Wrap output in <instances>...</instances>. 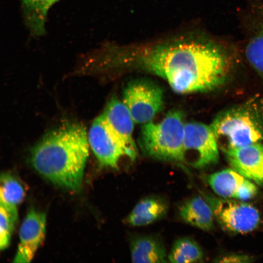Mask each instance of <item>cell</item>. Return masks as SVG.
Here are the masks:
<instances>
[{
  "label": "cell",
  "mask_w": 263,
  "mask_h": 263,
  "mask_svg": "<svg viewBox=\"0 0 263 263\" xmlns=\"http://www.w3.org/2000/svg\"><path fill=\"white\" fill-rule=\"evenodd\" d=\"M212 189L219 196L244 201L254 197L258 188L252 181L233 169H226L207 177Z\"/></svg>",
  "instance_id": "7c38bea8"
},
{
  "label": "cell",
  "mask_w": 263,
  "mask_h": 263,
  "mask_svg": "<svg viewBox=\"0 0 263 263\" xmlns=\"http://www.w3.org/2000/svg\"><path fill=\"white\" fill-rule=\"evenodd\" d=\"M102 114L131 161L134 162L138 156V149L132 136L134 122L125 105L117 98H113Z\"/></svg>",
  "instance_id": "9c48e42d"
},
{
  "label": "cell",
  "mask_w": 263,
  "mask_h": 263,
  "mask_svg": "<svg viewBox=\"0 0 263 263\" xmlns=\"http://www.w3.org/2000/svg\"><path fill=\"white\" fill-rule=\"evenodd\" d=\"M232 169L260 186L263 185V144L222 149Z\"/></svg>",
  "instance_id": "30bf717a"
},
{
  "label": "cell",
  "mask_w": 263,
  "mask_h": 263,
  "mask_svg": "<svg viewBox=\"0 0 263 263\" xmlns=\"http://www.w3.org/2000/svg\"><path fill=\"white\" fill-rule=\"evenodd\" d=\"M169 209L168 201L163 197L150 195L141 199L124 219L132 226H142L164 218Z\"/></svg>",
  "instance_id": "4fadbf2b"
},
{
  "label": "cell",
  "mask_w": 263,
  "mask_h": 263,
  "mask_svg": "<svg viewBox=\"0 0 263 263\" xmlns=\"http://www.w3.org/2000/svg\"><path fill=\"white\" fill-rule=\"evenodd\" d=\"M203 250L192 239L182 237L173 243L168 254V262L173 263H196L203 258Z\"/></svg>",
  "instance_id": "e0dca14e"
},
{
  "label": "cell",
  "mask_w": 263,
  "mask_h": 263,
  "mask_svg": "<svg viewBox=\"0 0 263 263\" xmlns=\"http://www.w3.org/2000/svg\"><path fill=\"white\" fill-rule=\"evenodd\" d=\"M45 213L31 209L20 227L19 243L13 262L29 263L42 244L46 233Z\"/></svg>",
  "instance_id": "8fae6325"
},
{
  "label": "cell",
  "mask_w": 263,
  "mask_h": 263,
  "mask_svg": "<svg viewBox=\"0 0 263 263\" xmlns=\"http://www.w3.org/2000/svg\"><path fill=\"white\" fill-rule=\"evenodd\" d=\"M58 0H21L25 25L33 36L39 37L45 33L48 11Z\"/></svg>",
  "instance_id": "2e32d148"
},
{
  "label": "cell",
  "mask_w": 263,
  "mask_h": 263,
  "mask_svg": "<svg viewBox=\"0 0 263 263\" xmlns=\"http://www.w3.org/2000/svg\"><path fill=\"white\" fill-rule=\"evenodd\" d=\"M17 208L0 204V248L6 249L10 244L15 223L18 220Z\"/></svg>",
  "instance_id": "ffe728a7"
},
{
  "label": "cell",
  "mask_w": 263,
  "mask_h": 263,
  "mask_svg": "<svg viewBox=\"0 0 263 263\" xmlns=\"http://www.w3.org/2000/svg\"><path fill=\"white\" fill-rule=\"evenodd\" d=\"M89 144L99 165L104 168L119 169L129 156L108 127L102 114L94 120L88 136Z\"/></svg>",
  "instance_id": "ba28073f"
},
{
  "label": "cell",
  "mask_w": 263,
  "mask_h": 263,
  "mask_svg": "<svg viewBox=\"0 0 263 263\" xmlns=\"http://www.w3.org/2000/svg\"><path fill=\"white\" fill-rule=\"evenodd\" d=\"M133 54L139 64L167 80L179 94L218 88L226 80L230 67L225 49L208 39L161 43L137 49Z\"/></svg>",
  "instance_id": "6da1fadb"
},
{
  "label": "cell",
  "mask_w": 263,
  "mask_h": 263,
  "mask_svg": "<svg viewBox=\"0 0 263 263\" xmlns=\"http://www.w3.org/2000/svg\"><path fill=\"white\" fill-rule=\"evenodd\" d=\"M163 92L159 86L148 80L129 83L123 92V102L134 123L145 124L160 112L164 105Z\"/></svg>",
  "instance_id": "8992f818"
},
{
  "label": "cell",
  "mask_w": 263,
  "mask_h": 263,
  "mask_svg": "<svg viewBox=\"0 0 263 263\" xmlns=\"http://www.w3.org/2000/svg\"><path fill=\"white\" fill-rule=\"evenodd\" d=\"M88 155L84 127L70 123L45 135L32 149L31 162L40 175L54 184L77 191L82 185Z\"/></svg>",
  "instance_id": "7a4b0ae2"
},
{
  "label": "cell",
  "mask_w": 263,
  "mask_h": 263,
  "mask_svg": "<svg viewBox=\"0 0 263 263\" xmlns=\"http://www.w3.org/2000/svg\"><path fill=\"white\" fill-rule=\"evenodd\" d=\"M0 181V204L9 207L17 208L25 195L22 185L17 178L9 173H2Z\"/></svg>",
  "instance_id": "ac0fdd59"
},
{
  "label": "cell",
  "mask_w": 263,
  "mask_h": 263,
  "mask_svg": "<svg viewBox=\"0 0 263 263\" xmlns=\"http://www.w3.org/2000/svg\"><path fill=\"white\" fill-rule=\"evenodd\" d=\"M210 126L222 150L262 142L263 97H253L222 111Z\"/></svg>",
  "instance_id": "3957f363"
},
{
  "label": "cell",
  "mask_w": 263,
  "mask_h": 263,
  "mask_svg": "<svg viewBox=\"0 0 263 263\" xmlns=\"http://www.w3.org/2000/svg\"><path fill=\"white\" fill-rule=\"evenodd\" d=\"M185 124L179 111L169 112L159 122L144 124L139 142L142 150L157 160L183 163Z\"/></svg>",
  "instance_id": "277c9868"
},
{
  "label": "cell",
  "mask_w": 263,
  "mask_h": 263,
  "mask_svg": "<svg viewBox=\"0 0 263 263\" xmlns=\"http://www.w3.org/2000/svg\"><path fill=\"white\" fill-rule=\"evenodd\" d=\"M219 158L218 143L210 125L186 123L183 163L199 169L216 164Z\"/></svg>",
  "instance_id": "5b68a950"
},
{
  "label": "cell",
  "mask_w": 263,
  "mask_h": 263,
  "mask_svg": "<svg viewBox=\"0 0 263 263\" xmlns=\"http://www.w3.org/2000/svg\"><path fill=\"white\" fill-rule=\"evenodd\" d=\"M130 250L133 263H160L168 262L163 243L155 236L140 235L132 237Z\"/></svg>",
  "instance_id": "5bb4252c"
},
{
  "label": "cell",
  "mask_w": 263,
  "mask_h": 263,
  "mask_svg": "<svg viewBox=\"0 0 263 263\" xmlns=\"http://www.w3.org/2000/svg\"><path fill=\"white\" fill-rule=\"evenodd\" d=\"M252 259L245 255L240 254H231L225 255L219 259L218 262L223 263H248Z\"/></svg>",
  "instance_id": "44dd1931"
},
{
  "label": "cell",
  "mask_w": 263,
  "mask_h": 263,
  "mask_svg": "<svg viewBox=\"0 0 263 263\" xmlns=\"http://www.w3.org/2000/svg\"><path fill=\"white\" fill-rule=\"evenodd\" d=\"M210 205L214 218L225 230L236 233H246L258 226L260 216L252 205L232 199L204 195Z\"/></svg>",
  "instance_id": "52a82bcc"
},
{
  "label": "cell",
  "mask_w": 263,
  "mask_h": 263,
  "mask_svg": "<svg viewBox=\"0 0 263 263\" xmlns=\"http://www.w3.org/2000/svg\"><path fill=\"white\" fill-rule=\"evenodd\" d=\"M178 213L184 222L195 227L207 231L214 228V214L204 197L195 196L184 201Z\"/></svg>",
  "instance_id": "9a60e30c"
},
{
  "label": "cell",
  "mask_w": 263,
  "mask_h": 263,
  "mask_svg": "<svg viewBox=\"0 0 263 263\" xmlns=\"http://www.w3.org/2000/svg\"><path fill=\"white\" fill-rule=\"evenodd\" d=\"M245 54L250 65L263 77V23L249 39Z\"/></svg>",
  "instance_id": "d6986e66"
}]
</instances>
